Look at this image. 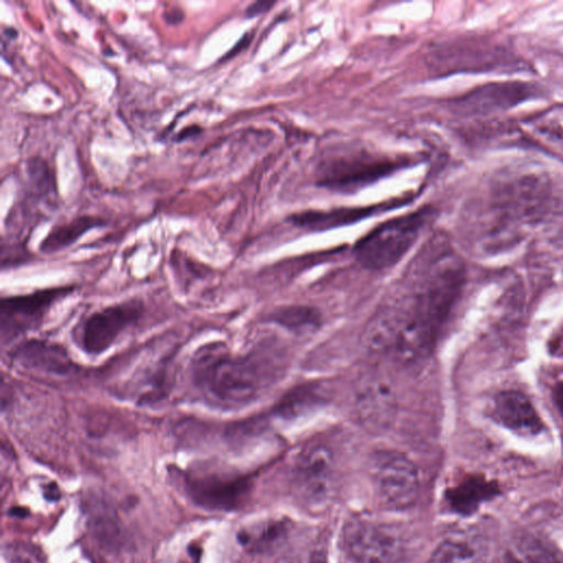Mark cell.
Returning a JSON list of instances; mask_svg holds the SVG:
<instances>
[{
	"instance_id": "cell-26",
	"label": "cell",
	"mask_w": 563,
	"mask_h": 563,
	"mask_svg": "<svg viewBox=\"0 0 563 563\" xmlns=\"http://www.w3.org/2000/svg\"><path fill=\"white\" fill-rule=\"evenodd\" d=\"M554 399L556 407L559 408V411L563 418V382L556 385L554 389Z\"/></svg>"
},
{
	"instance_id": "cell-10",
	"label": "cell",
	"mask_w": 563,
	"mask_h": 563,
	"mask_svg": "<svg viewBox=\"0 0 563 563\" xmlns=\"http://www.w3.org/2000/svg\"><path fill=\"white\" fill-rule=\"evenodd\" d=\"M528 85L520 82L490 84L477 88L454 101L453 109L463 115L487 114L508 109L531 93Z\"/></svg>"
},
{
	"instance_id": "cell-16",
	"label": "cell",
	"mask_w": 563,
	"mask_h": 563,
	"mask_svg": "<svg viewBox=\"0 0 563 563\" xmlns=\"http://www.w3.org/2000/svg\"><path fill=\"white\" fill-rule=\"evenodd\" d=\"M485 548L478 538L459 532L437 547L429 563H485Z\"/></svg>"
},
{
	"instance_id": "cell-15",
	"label": "cell",
	"mask_w": 563,
	"mask_h": 563,
	"mask_svg": "<svg viewBox=\"0 0 563 563\" xmlns=\"http://www.w3.org/2000/svg\"><path fill=\"white\" fill-rule=\"evenodd\" d=\"M12 356L25 367L53 374L71 371L73 362L63 346L55 343L31 340L18 345Z\"/></svg>"
},
{
	"instance_id": "cell-3",
	"label": "cell",
	"mask_w": 563,
	"mask_h": 563,
	"mask_svg": "<svg viewBox=\"0 0 563 563\" xmlns=\"http://www.w3.org/2000/svg\"><path fill=\"white\" fill-rule=\"evenodd\" d=\"M410 164V158L376 156L365 151L334 155L318 166L317 184L331 191L354 194Z\"/></svg>"
},
{
	"instance_id": "cell-21",
	"label": "cell",
	"mask_w": 563,
	"mask_h": 563,
	"mask_svg": "<svg viewBox=\"0 0 563 563\" xmlns=\"http://www.w3.org/2000/svg\"><path fill=\"white\" fill-rule=\"evenodd\" d=\"M27 173L36 191L47 194L53 190L52 175L46 163L40 158L27 162Z\"/></svg>"
},
{
	"instance_id": "cell-24",
	"label": "cell",
	"mask_w": 563,
	"mask_h": 563,
	"mask_svg": "<svg viewBox=\"0 0 563 563\" xmlns=\"http://www.w3.org/2000/svg\"><path fill=\"white\" fill-rule=\"evenodd\" d=\"M200 132H201V128L198 125L186 126L185 129L180 130L178 135L175 137V141H177V142L184 141L188 137L198 135Z\"/></svg>"
},
{
	"instance_id": "cell-18",
	"label": "cell",
	"mask_w": 563,
	"mask_h": 563,
	"mask_svg": "<svg viewBox=\"0 0 563 563\" xmlns=\"http://www.w3.org/2000/svg\"><path fill=\"white\" fill-rule=\"evenodd\" d=\"M241 484L224 481L211 475L196 476L190 479V488L195 498L209 507H227L239 493Z\"/></svg>"
},
{
	"instance_id": "cell-6",
	"label": "cell",
	"mask_w": 563,
	"mask_h": 563,
	"mask_svg": "<svg viewBox=\"0 0 563 563\" xmlns=\"http://www.w3.org/2000/svg\"><path fill=\"white\" fill-rule=\"evenodd\" d=\"M549 201V184L543 177L531 174L499 181L492 192L490 207L500 218L529 221L540 217Z\"/></svg>"
},
{
	"instance_id": "cell-12",
	"label": "cell",
	"mask_w": 563,
	"mask_h": 563,
	"mask_svg": "<svg viewBox=\"0 0 563 563\" xmlns=\"http://www.w3.org/2000/svg\"><path fill=\"white\" fill-rule=\"evenodd\" d=\"M296 474L300 489L309 498H320L330 487L333 475V456L322 444H311L299 454Z\"/></svg>"
},
{
	"instance_id": "cell-5",
	"label": "cell",
	"mask_w": 563,
	"mask_h": 563,
	"mask_svg": "<svg viewBox=\"0 0 563 563\" xmlns=\"http://www.w3.org/2000/svg\"><path fill=\"white\" fill-rule=\"evenodd\" d=\"M377 495L386 507L406 509L416 503L419 493V473L413 462L395 450H380L372 461Z\"/></svg>"
},
{
	"instance_id": "cell-19",
	"label": "cell",
	"mask_w": 563,
	"mask_h": 563,
	"mask_svg": "<svg viewBox=\"0 0 563 563\" xmlns=\"http://www.w3.org/2000/svg\"><path fill=\"white\" fill-rule=\"evenodd\" d=\"M104 225V221L92 216H80L71 221L54 227L41 242L40 250L55 253L75 243L85 232Z\"/></svg>"
},
{
	"instance_id": "cell-8",
	"label": "cell",
	"mask_w": 563,
	"mask_h": 563,
	"mask_svg": "<svg viewBox=\"0 0 563 563\" xmlns=\"http://www.w3.org/2000/svg\"><path fill=\"white\" fill-rule=\"evenodd\" d=\"M71 290L73 287H54L25 295L3 297L0 302L2 344L37 328L52 306Z\"/></svg>"
},
{
	"instance_id": "cell-2",
	"label": "cell",
	"mask_w": 563,
	"mask_h": 563,
	"mask_svg": "<svg viewBox=\"0 0 563 563\" xmlns=\"http://www.w3.org/2000/svg\"><path fill=\"white\" fill-rule=\"evenodd\" d=\"M434 214L433 208L424 206L375 227L356 242L354 254L357 262L371 269L395 265L416 243Z\"/></svg>"
},
{
	"instance_id": "cell-17",
	"label": "cell",
	"mask_w": 563,
	"mask_h": 563,
	"mask_svg": "<svg viewBox=\"0 0 563 563\" xmlns=\"http://www.w3.org/2000/svg\"><path fill=\"white\" fill-rule=\"evenodd\" d=\"M498 494L496 484L483 477H468L451 488L448 493L449 501L456 511L470 514L485 500Z\"/></svg>"
},
{
	"instance_id": "cell-11",
	"label": "cell",
	"mask_w": 563,
	"mask_h": 563,
	"mask_svg": "<svg viewBox=\"0 0 563 563\" xmlns=\"http://www.w3.org/2000/svg\"><path fill=\"white\" fill-rule=\"evenodd\" d=\"M412 199L413 196L409 194L405 197L366 207L339 208L329 211H303L294 214L291 217V222L297 227L310 231L328 230L351 224L382 212H387L390 209L407 205Z\"/></svg>"
},
{
	"instance_id": "cell-22",
	"label": "cell",
	"mask_w": 563,
	"mask_h": 563,
	"mask_svg": "<svg viewBox=\"0 0 563 563\" xmlns=\"http://www.w3.org/2000/svg\"><path fill=\"white\" fill-rule=\"evenodd\" d=\"M7 563H44L41 554L34 548L26 544H10L4 550Z\"/></svg>"
},
{
	"instance_id": "cell-4",
	"label": "cell",
	"mask_w": 563,
	"mask_h": 563,
	"mask_svg": "<svg viewBox=\"0 0 563 563\" xmlns=\"http://www.w3.org/2000/svg\"><path fill=\"white\" fill-rule=\"evenodd\" d=\"M343 545L354 563H405L404 539L391 526L352 519L343 530Z\"/></svg>"
},
{
	"instance_id": "cell-1",
	"label": "cell",
	"mask_w": 563,
	"mask_h": 563,
	"mask_svg": "<svg viewBox=\"0 0 563 563\" xmlns=\"http://www.w3.org/2000/svg\"><path fill=\"white\" fill-rule=\"evenodd\" d=\"M192 382L212 404L234 408L253 400L261 375L251 357L233 356L221 343L200 347L191 362Z\"/></svg>"
},
{
	"instance_id": "cell-25",
	"label": "cell",
	"mask_w": 563,
	"mask_h": 563,
	"mask_svg": "<svg viewBox=\"0 0 563 563\" xmlns=\"http://www.w3.org/2000/svg\"><path fill=\"white\" fill-rule=\"evenodd\" d=\"M164 16L168 23L175 24L181 21L183 19V12L179 9H172L169 11H166L164 13Z\"/></svg>"
},
{
	"instance_id": "cell-27",
	"label": "cell",
	"mask_w": 563,
	"mask_h": 563,
	"mask_svg": "<svg viewBox=\"0 0 563 563\" xmlns=\"http://www.w3.org/2000/svg\"><path fill=\"white\" fill-rule=\"evenodd\" d=\"M310 563H327V559L322 552H314L311 555Z\"/></svg>"
},
{
	"instance_id": "cell-23",
	"label": "cell",
	"mask_w": 563,
	"mask_h": 563,
	"mask_svg": "<svg viewBox=\"0 0 563 563\" xmlns=\"http://www.w3.org/2000/svg\"><path fill=\"white\" fill-rule=\"evenodd\" d=\"M274 4L275 2L272 1H256L246 8L245 15L247 18L256 16L269 10Z\"/></svg>"
},
{
	"instance_id": "cell-14",
	"label": "cell",
	"mask_w": 563,
	"mask_h": 563,
	"mask_svg": "<svg viewBox=\"0 0 563 563\" xmlns=\"http://www.w3.org/2000/svg\"><path fill=\"white\" fill-rule=\"evenodd\" d=\"M400 320L398 298L380 306L364 328L362 340L365 347L373 353L393 352Z\"/></svg>"
},
{
	"instance_id": "cell-7",
	"label": "cell",
	"mask_w": 563,
	"mask_h": 563,
	"mask_svg": "<svg viewBox=\"0 0 563 563\" xmlns=\"http://www.w3.org/2000/svg\"><path fill=\"white\" fill-rule=\"evenodd\" d=\"M143 303L130 299L104 307L81 321L76 333L79 347L89 355H99L142 317Z\"/></svg>"
},
{
	"instance_id": "cell-13",
	"label": "cell",
	"mask_w": 563,
	"mask_h": 563,
	"mask_svg": "<svg viewBox=\"0 0 563 563\" xmlns=\"http://www.w3.org/2000/svg\"><path fill=\"white\" fill-rule=\"evenodd\" d=\"M493 415L503 426L526 434H537L543 423L530 400L520 391L504 390L493 405Z\"/></svg>"
},
{
	"instance_id": "cell-20",
	"label": "cell",
	"mask_w": 563,
	"mask_h": 563,
	"mask_svg": "<svg viewBox=\"0 0 563 563\" xmlns=\"http://www.w3.org/2000/svg\"><path fill=\"white\" fill-rule=\"evenodd\" d=\"M277 322L296 331H305L317 322L316 313L306 307L286 308L276 314Z\"/></svg>"
},
{
	"instance_id": "cell-9",
	"label": "cell",
	"mask_w": 563,
	"mask_h": 563,
	"mask_svg": "<svg viewBox=\"0 0 563 563\" xmlns=\"http://www.w3.org/2000/svg\"><path fill=\"white\" fill-rule=\"evenodd\" d=\"M354 407L357 420L364 427L372 430L388 428L398 409L393 382L383 373H365L356 383Z\"/></svg>"
}]
</instances>
